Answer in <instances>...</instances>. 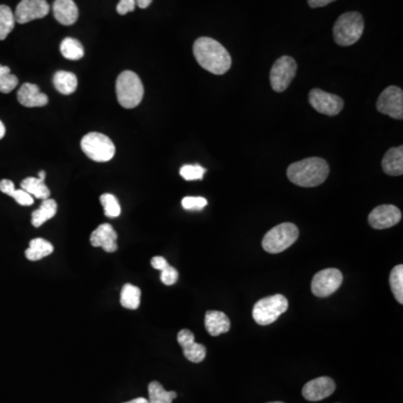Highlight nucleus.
<instances>
[{"mask_svg":"<svg viewBox=\"0 0 403 403\" xmlns=\"http://www.w3.org/2000/svg\"><path fill=\"white\" fill-rule=\"evenodd\" d=\"M193 53L198 64L210 73L222 75L231 68V55L222 44L211 37H200L195 41Z\"/></svg>","mask_w":403,"mask_h":403,"instance_id":"obj_1","label":"nucleus"},{"mask_svg":"<svg viewBox=\"0 0 403 403\" xmlns=\"http://www.w3.org/2000/svg\"><path fill=\"white\" fill-rule=\"evenodd\" d=\"M330 174L328 161L318 157H310L293 163L288 167V179L300 187H316L324 183Z\"/></svg>","mask_w":403,"mask_h":403,"instance_id":"obj_2","label":"nucleus"},{"mask_svg":"<svg viewBox=\"0 0 403 403\" xmlns=\"http://www.w3.org/2000/svg\"><path fill=\"white\" fill-rule=\"evenodd\" d=\"M117 99L124 109L138 107L144 98V85L133 71H124L116 82Z\"/></svg>","mask_w":403,"mask_h":403,"instance_id":"obj_3","label":"nucleus"},{"mask_svg":"<svg viewBox=\"0 0 403 403\" xmlns=\"http://www.w3.org/2000/svg\"><path fill=\"white\" fill-rule=\"evenodd\" d=\"M363 31L362 15L356 12L345 13L339 16L334 25V40L339 45L351 46L361 38Z\"/></svg>","mask_w":403,"mask_h":403,"instance_id":"obj_4","label":"nucleus"},{"mask_svg":"<svg viewBox=\"0 0 403 403\" xmlns=\"http://www.w3.org/2000/svg\"><path fill=\"white\" fill-rule=\"evenodd\" d=\"M299 237V230L293 223H281L271 228L263 240V248L269 254H280L291 248Z\"/></svg>","mask_w":403,"mask_h":403,"instance_id":"obj_5","label":"nucleus"},{"mask_svg":"<svg viewBox=\"0 0 403 403\" xmlns=\"http://www.w3.org/2000/svg\"><path fill=\"white\" fill-rule=\"evenodd\" d=\"M288 306V299L282 295L265 297L254 305L252 317L257 324L270 325L287 312Z\"/></svg>","mask_w":403,"mask_h":403,"instance_id":"obj_6","label":"nucleus"},{"mask_svg":"<svg viewBox=\"0 0 403 403\" xmlns=\"http://www.w3.org/2000/svg\"><path fill=\"white\" fill-rule=\"evenodd\" d=\"M81 148L92 161L105 163L115 157L116 146L108 135L100 133H89L81 140Z\"/></svg>","mask_w":403,"mask_h":403,"instance_id":"obj_7","label":"nucleus"},{"mask_svg":"<svg viewBox=\"0 0 403 403\" xmlns=\"http://www.w3.org/2000/svg\"><path fill=\"white\" fill-rule=\"evenodd\" d=\"M296 73V61L291 57H280L271 68V88L274 89L276 92H284L291 85Z\"/></svg>","mask_w":403,"mask_h":403,"instance_id":"obj_8","label":"nucleus"},{"mask_svg":"<svg viewBox=\"0 0 403 403\" xmlns=\"http://www.w3.org/2000/svg\"><path fill=\"white\" fill-rule=\"evenodd\" d=\"M342 282H343V274L339 269H324L314 276L312 291L315 296L324 298L339 291Z\"/></svg>","mask_w":403,"mask_h":403,"instance_id":"obj_9","label":"nucleus"},{"mask_svg":"<svg viewBox=\"0 0 403 403\" xmlns=\"http://www.w3.org/2000/svg\"><path fill=\"white\" fill-rule=\"evenodd\" d=\"M308 100L317 112L325 116H336L344 108V101L342 98L335 94H328L321 89H313L310 91Z\"/></svg>","mask_w":403,"mask_h":403,"instance_id":"obj_10","label":"nucleus"},{"mask_svg":"<svg viewBox=\"0 0 403 403\" xmlns=\"http://www.w3.org/2000/svg\"><path fill=\"white\" fill-rule=\"evenodd\" d=\"M376 109L397 120L403 119V91L397 87H389L380 94Z\"/></svg>","mask_w":403,"mask_h":403,"instance_id":"obj_11","label":"nucleus"},{"mask_svg":"<svg viewBox=\"0 0 403 403\" xmlns=\"http://www.w3.org/2000/svg\"><path fill=\"white\" fill-rule=\"evenodd\" d=\"M50 5L46 0H22L15 12V20L18 24H26L47 16Z\"/></svg>","mask_w":403,"mask_h":403,"instance_id":"obj_12","label":"nucleus"},{"mask_svg":"<svg viewBox=\"0 0 403 403\" xmlns=\"http://www.w3.org/2000/svg\"><path fill=\"white\" fill-rule=\"evenodd\" d=\"M401 217H402V214L397 206L386 204V205L375 207L369 213V223L373 228L384 230V228L397 226V223L400 222Z\"/></svg>","mask_w":403,"mask_h":403,"instance_id":"obj_13","label":"nucleus"},{"mask_svg":"<svg viewBox=\"0 0 403 403\" xmlns=\"http://www.w3.org/2000/svg\"><path fill=\"white\" fill-rule=\"evenodd\" d=\"M336 389V384L333 379L328 376H321L314 379L305 384L302 388V395L305 399L312 402L321 401L333 395Z\"/></svg>","mask_w":403,"mask_h":403,"instance_id":"obj_14","label":"nucleus"},{"mask_svg":"<svg viewBox=\"0 0 403 403\" xmlns=\"http://www.w3.org/2000/svg\"><path fill=\"white\" fill-rule=\"evenodd\" d=\"M118 234L111 224L103 223L101 226L91 233L90 243L94 248H102L108 254L116 252L118 249L117 244Z\"/></svg>","mask_w":403,"mask_h":403,"instance_id":"obj_15","label":"nucleus"},{"mask_svg":"<svg viewBox=\"0 0 403 403\" xmlns=\"http://www.w3.org/2000/svg\"><path fill=\"white\" fill-rule=\"evenodd\" d=\"M178 344L183 349L184 356L193 362L200 363L206 356V347L195 342V336L189 330H179L177 335Z\"/></svg>","mask_w":403,"mask_h":403,"instance_id":"obj_16","label":"nucleus"},{"mask_svg":"<svg viewBox=\"0 0 403 403\" xmlns=\"http://www.w3.org/2000/svg\"><path fill=\"white\" fill-rule=\"evenodd\" d=\"M18 102L26 108L44 107L48 103V96L41 92L38 85L24 83L18 90Z\"/></svg>","mask_w":403,"mask_h":403,"instance_id":"obj_17","label":"nucleus"},{"mask_svg":"<svg viewBox=\"0 0 403 403\" xmlns=\"http://www.w3.org/2000/svg\"><path fill=\"white\" fill-rule=\"evenodd\" d=\"M54 18L64 26L73 25L79 18V9L73 0H55L53 3Z\"/></svg>","mask_w":403,"mask_h":403,"instance_id":"obj_18","label":"nucleus"},{"mask_svg":"<svg viewBox=\"0 0 403 403\" xmlns=\"http://www.w3.org/2000/svg\"><path fill=\"white\" fill-rule=\"evenodd\" d=\"M205 328L211 336H219L228 333L231 328V321L222 312L209 310L205 314Z\"/></svg>","mask_w":403,"mask_h":403,"instance_id":"obj_19","label":"nucleus"},{"mask_svg":"<svg viewBox=\"0 0 403 403\" xmlns=\"http://www.w3.org/2000/svg\"><path fill=\"white\" fill-rule=\"evenodd\" d=\"M382 170L390 176L403 174V147H395L388 150L382 161Z\"/></svg>","mask_w":403,"mask_h":403,"instance_id":"obj_20","label":"nucleus"},{"mask_svg":"<svg viewBox=\"0 0 403 403\" xmlns=\"http://www.w3.org/2000/svg\"><path fill=\"white\" fill-rule=\"evenodd\" d=\"M53 85L59 94L70 96L78 88V78L75 74L68 71H57L53 76Z\"/></svg>","mask_w":403,"mask_h":403,"instance_id":"obj_21","label":"nucleus"},{"mask_svg":"<svg viewBox=\"0 0 403 403\" xmlns=\"http://www.w3.org/2000/svg\"><path fill=\"white\" fill-rule=\"evenodd\" d=\"M54 247L47 240L36 237L29 242V248L25 251V256L29 261H38L43 258L53 254Z\"/></svg>","mask_w":403,"mask_h":403,"instance_id":"obj_22","label":"nucleus"},{"mask_svg":"<svg viewBox=\"0 0 403 403\" xmlns=\"http://www.w3.org/2000/svg\"><path fill=\"white\" fill-rule=\"evenodd\" d=\"M57 204L55 200H52V198L43 200L40 209L33 212V214H31V224L35 228H40L46 221L53 219L57 215Z\"/></svg>","mask_w":403,"mask_h":403,"instance_id":"obj_23","label":"nucleus"},{"mask_svg":"<svg viewBox=\"0 0 403 403\" xmlns=\"http://www.w3.org/2000/svg\"><path fill=\"white\" fill-rule=\"evenodd\" d=\"M20 187L24 189L25 192L31 194V196L38 198V200H47L50 198V189L44 183V179L35 177H27L22 182Z\"/></svg>","mask_w":403,"mask_h":403,"instance_id":"obj_24","label":"nucleus"},{"mask_svg":"<svg viewBox=\"0 0 403 403\" xmlns=\"http://www.w3.org/2000/svg\"><path fill=\"white\" fill-rule=\"evenodd\" d=\"M148 393H149V403H172L174 399L177 397V393L174 391H166L164 386H161L157 381H152L148 386Z\"/></svg>","mask_w":403,"mask_h":403,"instance_id":"obj_25","label":"nucleus"},{"mask_svg":"<svg viewBox=\"0 0 403 403\" xmlns=\"http://www.w3.org/2000/svg\"><path fill=\"white\" fill-rule=\"evenodd\" d=\"M59 50H61L63 57L70 59V61H79L85 57V48H83L82 44L72 37L64 38L61 43Z\"/></svg>","mask_w":403,"mask_h":403,"instance_id":"obj_26","label":"nucleus"},{"mask_svg":"<svg viewBox=\"0 0 403 403\" xmlns=\"http://www.w3.org/2000/svg\"><path fill=\"white\" fill-rule=\"evenodd\" d=\"M141 291L138 287L126 284L122 287V295H120V302L122 307L127 309H138L140 305Z\"/></svg>","mask_w":403,"mask_h":403,"instance_id":"obj_27","label":"nucleus"},{"mask_svg":"<svg viewBox=\"0 0 403 403\" xmlns=\"http://www.w3.org/2000/svg\"><path fill=\"white\" fill-rule=\"evenodd\" d=\"M14 14L6 5H0V41L6 40L15 27Z\"/></svg>","mask_w":403,"mask_h":403,"instance_id":"obj_28","label":"nucleus"},{"mask_svg":"<svg viewBox=\"0 0 403 403\" xmlns=\"http://www.w3.org/2000/svg\"><path fill=\"white\" fill-rule=\"evenodd\" d=\"M390 286L399 304H403V265H395L390 274Z\"/></svg>","mask_w":403,"mask_h":403,"instance_id":"obj_29","label":"nucleus"},{"mask_svg":"<svg viewBox=\"0 0 403 403\" xmlns=\"http://www.w3.org/2000/svg\"><path fill=\"white\" fill-rule=\"evenodd\" d=\"M18 85V78L10 73L8 66L0 64V92L9 94Z\"/></svg>","mask_w":403,"mask_h":403,"instance_id":"obj_30","label":"nucleus"},{"mask_svg":"<svg viewBox=\"0 0 403 403\" xmlns=\"http://www.w3.org/2000/svg\"><path fill=\"white\" fill-rule=\"evenodd\" d=\"M100 202H101L103 210H105V217L115 219V217H118L122 213V207H120V204H119L118 200H117L115 195L108 194V193L102 194L100 196Z\"/></svg>","mask_w":403,"mask_h":403,"instance_id":"obj_31","label":"nucleus"},{"mask_svg":"<svg viewBox=\"0 0 403 403\" xmlns=\"http://www.w3.org/2000/svg\"><path fill=\"white\" fill-rule=\"evenodd\" d=\"M206 170L204 167L200 165H184L179 170L182 177L185 181H198V179H203L204 174Z\"/></svg>","mask_w":403,"mask_h":403,"instance_id":"obj_32","label":"nucleus"},{"mask_svg":"<svg viewBox=\"0 0 403 403\" xmlns=\"http://www.w3.org/2000/svg\"><path fill=\"white\" fill-rule=\"evenodd\" d=\"M207 205V200L200 196H186L182 200V206L187 211H200Z\"/></svg>","mask_w":403,"mask_h":403,"instance_id":"obj_33","label":"nucleus"},{"mask_svg":"<svg viewBox=\"0 0 403 403\" xmlns=\"http://www.w3.org/2000/svg\"><path fill=\"white\" fill-rule=\"evenodd\" d=\"M161 280L164 285H175L178 280V271L172 265H168L164 270H161Z\"/></svg>","mask_w":403,"mask_h":403,"instance_id":"obj_34","label":"nucleus"},{"mask_svg":"<svg viewBox=\"0 0 403 403\" xmlns=\"http://www.w3.org/2000/svg\"><path fill=\"white\" fill-rule=\"evenodd\" d=\"M12 198L17 202L20 205L29 206L34 203V198L29 193L25 192L24 189H15L12 194Z\"/></svg>","mask_w":403,"mask_h":403,"instance_id":"obj_35","label":"nucleus"},{"mask_svg":"<svg viewBox=\"0 0 403 403\" xmlns=\"http://www.w3.org/2000/svg\"><path fill=\"white\" fill-rule=\"evenodd\" d=\"M135 0H120L117 5V13L119 15H126L135 10Z\"/></svg>","mask_w":403,"mask_h":403,"instance_id":"obj_36","label":"nucleus"},{"mask_svg":"<svg viewBox=\"0 0 403 403\" xmlns=\"http://www.w3.org/2000/svg\"><path fill=\"white\" fill-rule=\"evenodd\" d=\"M152 268L156 269V270H164L166 267L170 265V263H167V260L164 257H154L152 259Z\"/></svg>","mask_w":403,"mask_h":403,"instance_id":"obj_37","label":"nucleus"},{"mask_svg":"<svg viewBox=\"0 0 403 403\" xmlns=\"http://www.w3.org/2000/svg\"><path fill=\"white\" fill-rule=\"evenodd\" d=\"M0 191L5 193V194L12 196L13 193L15 192V185L12 181L9 179H3L0 182Z\"/></svg>","mask_w":403,"mask_h":403,"instance_id":"obj_38","label":"nucleus"},{"mask_svg":"<svg viewBox=\"0 0 403 403\" xmlns=\"http://www.w3.org/2000/svg\"><path fill=\"white\" fill-rule=\"evenodd\" d=\"M336 0H308V5L312 8H318V7L328 6V3H333Z\"/></svg>","mask_w":403,"mask_h":403,"instance_id":"obj_39","label":"nucleus"},{"mask_svg":"<svg viewBox=\"0 0 403 403\" xmlns=\"http://www.w3.org/2000/svg\"><path fill=\"white\" fill-rule=\"evenodd\" d=\"M152 3V0H135V6H138L141 9H146L150 6Z\"/></svg>","mask_w":403,"mask_h":403,"instance_id":"obj_40","label":"nucleus"},{"mask_svg":"<svg viewBox=\"0 0 403 403\" xmlns=\"http://www.w3.org/2000/svg\"><path fill=\"white\" fill-rule=\"evenodd\" d=\"M124 403H149L147 399L145 397H137V399H133V400L128 401V402Z\"/></svg>","mask_w":403,"mask_h":403,"instance_id":"obj_41","label":"nucleus"},{"mask_svg":"<svg viewBox=\"0 0 403 403\" xmlns=\"http://www.w3.org/2000/svg\"><path fill=\"white\" fill-rule=\"evenodd\" d=\"M6 133V128L3 126V122H0V139H3Z\"/></svg>","mask_w":403,"mask_h":403,"instance_id":"obj_42","label":"nucleus"},{"mask_svg":"<svg viewBox=\"0 0 403 403\" xmlns=\"http://www.w3.org/2000/svg\"><path fill=\"white\" fill-rule=\"evenodd\" d=\"M45 172H44V170H41L40 173H38V178H41V179H45Z\"/></svg>","mask_w":403,"mask_h":403,"instance_id":"obj_43","label":"nucleus"},{"mask_svg":"<svg viewBox=\"0 0 403 403\" xmlns=\"http://www.w3.org/2000/svg\"><path fill=\"white\" fill-rule=\"evenodd\" d=\"M269 403H284V402H269Z\"/></svg>","mask_w":403,"mask_h":403,"instance_id":"obj_44","label":"nucleus"}]
</instances>
